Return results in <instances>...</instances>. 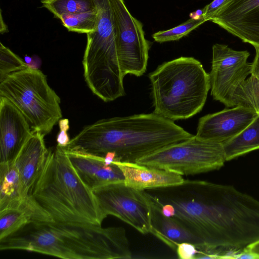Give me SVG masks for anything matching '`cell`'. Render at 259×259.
Wrapping results in <instances>:
<instances>
[{
    "mask_svg": "<svg viewBox=\"0 0 259 259\" xmlns=\"http://www.w3.org/2000/svg\"><path fill=\"white\" fill-rule=\"evenodd\" d=\"M194 135L154 112L103 119L85 126L70 140L67 151L136 163L141 158Z\"/></svg>",
    "mask_w": 259,
    "mask_h": 259,
    "instance_id": "cell-1",
    "label": "cell"
},
{
    "mask_svg": "<svg viewBox=\"0 0 259 259\" xmlns=\"http://www.w3.org/2000/svg\"><path fill=\"white\" fill-rule=\"evenodd\" d=\"M0 250H21L66 259H130L132 251L122 227L31 221L0 240Z\"/></svg>",
    "mask_w": 259,
    "mask_h": 259,
    "instance_id": "cell-2",
    "label": "cell"
},
{
    "mask_svg": "<svg viewBox=\"0 0 259 259\" xmlns=\"http://www.w3.org/2000/svg\"><path fill=\"white\" fill-rule=\"evenodd\" d=\"M30 198L53 222L101 225L107 217L93 191L81 180L64 148L49 149Z\"/></svg>",
    "mask_w": 259,
    "mask_h": 259,
    "instance_id": "cell-3",
    "label": "cell"
},
{
    "mask_svg": "<svg viewBox=\"0 0 259 259\" xmlns=\"http://www.w3.org/2000/svg\"><path fill=\"white\" fill-rule=\"evenodd\" d=\"M149 77L153 112L172 121L199 112L210 89L209 74L193 57H181L164 62Z\"/></svg>",
    "mask_w": 259,
    "mask_h": 259,
    "instance_id": "cell-4",
    "label": "cell"
},
{
    "mask_svg": "<svg viewBox=\"0 0 259 259\" xmlns=\"http://www.w3.org/2000/svg\"><path fill=\"white\" fill-rule=\"evenodd\" d=\"M98 19L87 35L82 65L85 81L95 95L110 102L125 95L116 47L114 18L109 0H94Z\"/></svg>",
    "mask_w": 259,
    "mask_h": 259,
    "instance_id": "cell-5",
    "label": "cell"
},
{
    "mask_svg": "<svg viewBox=\"0 0 259 259\" xmlns=\"http://www.w3.org/2000/svg\"><path fill=\"white\" fill-rule=\"evenodd\" d=\"M0 97L18 108L33 132L45 136L62 117L60 98L39 69L28 67L8 76L0 82Z\"/></svg>",
    "mask_w": 259,
    "mask_h": 259,
    "instance_id": "cell-6",
    "label": "cell"
},
{
    "mask_svg": "<svg viewBox=\"0 0 259 259\" xmlns=\"http://www.w3.org/2000/svg\"><path fill=\"white\" fill-rule=\"evenodd\" d=\"M212 50L209 75L213 99L227 107L246 106L259 114V84L250 75L249 53L219 44L213 45Z\"/></svg>",
    "mask_w": 259,
    "mask_h": 259,
    "instance_id": "cell-7",
    "label": "cell"
},
{
    "mask_svg": "<svg viewBox=\"0 0 259 259\" xmlns=\"http://www.w3.org/2000/svg\"><path fill=\"white\" fill-rule=\"evenodd\" d=\"M225 161L222 144L203 140L194 135L143 157L136 163L189 176L219 169Z\"/></svg>",
    "mask_w": 259,
    "mask_h": 259,
    "instance_id": "cell-8",
    "label": "cell"
},
{
    "mask_svg": "<svg viewBox=\"0 0 259 259\" xmlns=\"http://www.w3.org/2000/svg\"><path fill=\"white\" fill-rule=\"evenodd\" d=\"M105 215L114 216L143 234L151 233L153 201L145 190L112 183L93 190Z\"/></svg>",
    "mask_w": 259,
    "mask_h": 259,
    "instance_id": "cell-9",
    "label": "cell"
},
{
    "mask_svg": "<svg viewBox=\"0 0 259 259\" xmlns=\"http://www.w3.org/2000/svg\"><path fill=\"white\" fill-rule=\"evenodd\" d=\"M112 11L116 47L122 75L137 76L146 70L149 44L145 37L142 23L133 17L123 0H109Z\"/></svg>",
    "mask_w": 259,
    "mask_h": 259,
    "instance_id": "cell-10",
    "label": "cell"
},
{
    "mask_svg": "<svg viewBox=\"0 0 259 259\" xmlns=\"http://www.w3.org/2000/svg\"><path fill=\"white\" fill-rule=\"evenodd\" d=\"M210 21L259 48V0H227Z\"/></svg>",
    "mask_w": 259,
    "mask_h": 259,
    "instance_id": "cell-11",
    "label": "cell"
},
{
    "mask_svg": "<svg viewBox=\"0 0 259 259\" xmlns=\"http://www.w3.org/2000/svg\"><path fill=\"white\" fill-rule=\"evenodd\" d=\"M258 113L252 108L237 106L201 117L197 128V137L223 144L240 133Z\"/></svg>",
    "mask_w": 259,
    "mask_h": 259,
    "instance_id": "cell-12",
    "label": "cell"
},
{
    "mask_svg": "<svg viewBox=\"0 0 259 259\" xmlns=\"http://www.w3.org/2000/svg\"><path fill=\"white\" fill-rule=\"evenodd\" d=\"M0 164L11 163L33 132L21 112L4 97H0Z\"/></svg>",
    "mask_w": 259,
    "mask_h": 259,
    "instance_id": "cell-13",
    "label": "cell"
},
{
    "mask_svg": "<svg viewBox=\"0 0 259 259\" xmlns=\"http://www.w3.org/2000/svg\"><path fill=\"white\" fill-rule=\"evenodd\" d=\"M44 137L39 132H33L13 161L19 173L23 200L30 198L47 159L49 149Z\"/></svg>",
    "mask_w": 259,
    "mask_h": 259,
    "instance_id": "cell-14",
    "label": "cell"
},
{
    "mask_svg": "<svg viewBox=\"0 0 259 259\" xmlns=\"http://www.w3.org/2000/svg\"><path fill=\"white\" fill-rule=\"evenodd\" d=\"M65 150L79 178L92 190L104 185L124 181L118 166L113 162L106 165L104 157Z\"/></svg>",
    "mask_w": 259,
    "mask_h": 259,
    "instance_id": "cell-15",
    "label": "cell"
},
{
    "mask_svg": "<svg viewBox=\"0 0 259 259\" xmlns=\"http://www.w3.org/2000/svg\"><path fill=\"white\" fill-rule=\"evenodd\" d=\"M121 170L126 186L146 190L182 184V175L162 169L147 167L136 163L114 161Z\"/></svg>",
    "mask_w": 259,
    "mask_h": 259,
    "instance_id": "cell-16",
    "label": "cell"
},
{
    "mask_svg": "<svg viewBox=\"0 0 259 259\" xmlns=\"http://www.w3.org/2000/svg\"><path fill=\"white\" fill-rule=\"evenodd\" d=\"M153 201L151 234L174 251L176 250L178 244L182 242L192 243L197 248L201 246L200 240L176 219L164 215L160 205L153 199Z\"/></svg>",
    "mask_w": 259,
    "mask_h": 259,
    "instance_id": "cell-17",
    "label": "cell"
},
{
    "mask_svg": "<svg viewBox=\"0 0 259 259\" xmlns=\"http://www.w3.org/2000/svg\"><path fill=\"white\" fill-rule=\"evenodd\" d=\"M36 209L27 201L18 207L0 210V240L16 232L31 221L40 222Z\"/></svg>",
    "mask_w": 259,
    "mask_h": 259,
    "instance_id": "cell-18",
    "label": "cell"
},
{
    "mask_svg": "<svg viewBox=\"0 0 259 259\" xmlns=\"http://www.w3.org/2000/svg\"><path fill=\"white\" fill-rule=\"evenodd\" d=\"M223 146L226 161L259 149V114L240 133Z\"/></svg>",
    "mask_w": 259,
    "mask_h": 259,
    "instance_id": "cell-19",
    "label": "cell"
},
{
    "mask_svg": "<svg viewBox=\"0 0 259 259\" xmlns=\"http://www.w3.org/2000/svg\"><path fill=\"white\" fill-rule=\"evenodd\" d=\"M23 200L16 166L13 162L0 164V210L17 206Z\"/></svg>",
    "mask_w": 259,
    "mask_h": 259,
    "instance_id": "cell-20",
    "label": "cell"
},
{
    "mask_svg": "<svg viewBox=\"0 0 259 259\" xmlns=\"http://www.w3.org/2000/svg\"><path fill=\"white\" fill-rule=\"evenodd\" d=\"M59 19L68 31L88 34L96 29L98 12L96 8L84 12L63 14Z\"/></svg>",
    "mask_w": 259,
    "mask_h": 259,
    "instance_id": "cell-21",
    "label": "cell"
},
{
    "mask_svg": "<svg viewBox=\"0 0 259 259\" xmlns=\"http://www.w3.org/2000/svg\"><path fill=\"white\" fill-rule=\"evenodd\" d=\"M42 7L60 18L63 14H73L96 9L94 0H42Z\"/></svg>",
    "mask_w": 259,
    "mask_h": 259,
    "instance_id": "cell-22",
    "label": "cell"
},
{
    "mask_svg": "<svg viewBox=\"0 0 259 259\" xmlns=\"http://www.w3.org/2000/svg\"><path fill=\"white\" fill-rule=\"evenodd\" d=\"M205 22L203 17L198 19L191 18L176 27L154 33L152 37L155 41L160 43L177 40L189 34Z\"/></svg>",
    "mask_w": 259,
    "mask_h": 259,
    "instance_id": "cell-23",
    "label": "cell"
},
{
    "mask_svg": "<svg viewBox=\"0 0 259 259\" xmlns=\"http://www.w3.org/2000/svg\"><path fill=\"white\" fill-rule=\"evenodd\" d=\"M0 82L11 74L28 67L21 58L0 44Z\"/></svg>",
    "mask_w": 259,
    "mask_h": 259,
    "instance_id": "cell-24",
    "label": "cell"
},
{
    "mask_svg": "<svg viewBox=\"0 0 259 259\" xmlns=\"http://www.w3.org/2000/svg\"><path fill=\"white\" fill-rule=\"evenodd\" d=\"M59 132L57 136V146L65 148L69 144L70 139L67 134L69 129V121L67 118L60 119L59 121Z\"/></svg>",
    "mask_w": 259,
    "mask_h": 259,
    "instance_id": "cell-25",
    "label": "cell"
},
{
    "mask_svg": "<svg viewBox=\"0 0 259 259\" xmlns=\"http://www.w3.org/2000/svg\"><path fill=\"white\" fill-rule=\"evenodd\" d=\"M176 252L181 259H195L197 253L195 245L189 242L178 243Z\"/></svg>",
    "mask_w": 259,
    "mask_h": 259,
    "instance_id": "cell-26",
    "label": "cell"
},
{
    "mask_svg": "<svg viewBox=\"0 0 259 259\" xmlns=\"http://www.w3.org/2000/svg\"><path fill=\"white\" fill-rule=\"evenodd\" d=\"M227 0H213L203 9V17L206 21H210L213 15Z\"/></svg>",
    "mask_w": 259,
    "mask_h": 259,
    "instance_id": "cell-27",
    "label": "cell"
},
{
    "mask_svg": "<svg viewBox=\"0 0 259 259\" xmlns=\"http://www.w3.org/2000/svg\"><path fill=\"white\" fill-rule=\"evenodd\" d=\"M255 50V56L251 63L250 75L254 76L257 80L259 84V48L254 47Z\"/></svg>",
    "mask_w": 259,
    "mask_h": 259,
    "instance_id": "cell-28",
    "label": "cell"
},
{
    "mask_svg": "<svg viewBox=\"0 0 259 259\" xmlns=\"http://www.w3.org/2000/svg\"><path fill=\"white\" fill-rule=\"evenodd\" d=\"M160 205L161 206V212L164 215L167 217H172L174 216L175 210L174 206L171 204L167 203Z\"/></svg>",
    "mask_w": 259,
    "mask_h": 259,
    "instance_id": "cell-29",
    "label": "cell"
},
{
    "mask_svg": "<svg viewBox=\"0 0 259 259\" xmlns=\"http://www.w3.org/2000/svg\"><path fill=\"white\" fill-rule=\"evenodd\" d=\"M247 248L259 256V240L249 245Z\"/></svg>",
    "mask_w": 259,
    "mask_h": 259,
    "instance_id": "cell-30",
    "label": "cell"
},
{
    "mask_svg": "<svg viewBox=\"0 0 259 259\" xmlns=\"http://www.w3.org/2000/svg\"><path fill=\"white\" fill-rule=\"evenodd\" d=\"M25 62L27 64V65H29L32 62L31 58L28 56H26L25 57Z\"/></svg>",
    "mask_w": 259,
    "mask_h": 259,
    "instance_id": "cell-31",
    "label": "cell"
}]
</instances>
